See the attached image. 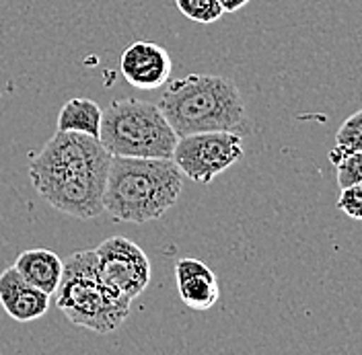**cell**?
I'll list each match as a JSON object with an SVG mask.
<instances>
[{
	"mask_svg": "<svg viewBox=\"0 0 362 355\" xmlns=\"http://www.w3.org/2000/svg\"><path fill=\"white\" fill-rule=\"evenodd\" d=\"M112 155L99 138L78 132H56L29 164L35 191L58 212L93 220L103 212Z\"/></svg>",
	"mask_w": 362,
	"mask_h": 355,
	"instance_id": "1",
	"label": "cell"
},
{
	"mask_svg": "<svg viewBox=\"0 0 362 355\" xmlns=\"http://www.w3.org/2000/svg\"><path fill=\"white\" fill-rule=\"evenodd\" d=\"M158 109L181 136L198 132L251 133V121L237 85L216 74H187L167 85Z\"/></svg>",
	"mask_w": 362,
	"mask_h": 355,
	"instance_id": "2",
	"label": "cell"
},
{
	"mask_svg": "<svg viewBox=\"0 0 362 355\" xmlns=\"http://www.w3.org/2000/svg\"><path fill=\"white\" fill-rule=\"evenodd\" d=\"M181 189L183 173L173 158L112 156L103 212L115 222H153L175 205Z\"/></svg>",
	"mask_w": 362,
	"mask_h": 355,
	"instance_id": "3",
	"label": "cell"
},
{
	"mask_svg": "<svg viewBox=\"0 0 362 355\" xmlns=\"http://www.w3.org/2000/svg\"><path fill=\"white\" fill-rule=\"evenodd\" d=\"M56 306L76 327L99 335L113 333L128 318L132 300L113 289L97 271L95 248L72 253L56 288Z\"/></svg>",
	"mask_w": 362,
	"mask_h": 355,
	"instance_id": "4",
	"label": "cell"
},
{
	"mask_svg": "<svg viewBox=\"0 0 362 355\" xmlns=\"http://www.w3.org/2000/svg\"><path fill=\"white\" fill-rule=\"evenodd\" d=\"M99 142L112 156L171 158L177 133L155 103L119 99L101 115Z\"/></svg>",
	"mask_w": 362,
	"mask_h": 355,
	"instance_id": "5",
	"label": "cell"
},
{
	"mask_svg": "<svg viewBox=\"0 0 362 355\" xmlns=\"http://www.w3.org/2000/svg\"><path fill=\"white\" fill-rule=\"evenodd\" d=\"M173 162L183 177L208 185L243 158V136L233 132H198L177 138Z\"/></svg>",
	"mask_w": 362,
	"mask_h": 355,
	"instance_id": "6",
	"label": "cell"
},
{
	"mask_svg": "<svg viewBox=\"0 0 362 355\" xmlns=\"http://www.w3.org/2000/svg\"><path fill=\"white\" fill-rule=\"evenodd\" d=\"M99 275L124 294L136 300L151 284V261L146 253L126 236H112L95 248Z\"/></svg>",
	"mask_w": 362,
	"mask_h": 355,
	"instance_id": "7",
	"label": "cell"
},
{
	"mask_svg": "<svg viewBox=\"0 0 362 355\" xmlns=\"http://www.w3.org/2000/svg\"><path fill=\"white\" fill-rule=\"evenodd\" d=\"M119 70L128 85L140 90L160 89L173 70V60L163 45L155 42H134L119 58Z\"/></svg>",
	"mask_w": 362,
	"mask_h": 355,
	"instance_id": "8",
	"label": "cell"
},
{
	"mask_svg": "<svg viewBox=\"0 0 362 355\" xmlns=\"http://www.w3.org/2000/svg\"><path fill=\"white\" fill-rule=\"evenodd\" d=\"M49 294L27 284L15 267L0 273V304L17 323H33L49 311Z\"/></svg>",
	"mask_w": 362,
	"mask_h": 355,
	"instance_id": "9",
	"label": "cell"
},
{
	"mask_svg": "<svg viewBox=\"0 0 362 355\" xmlns=\"http://www.w3.org/2000/svg\"><path fill=\"white\" fill-rule=\"evenodd\" d=\"M175 282L183 304L192 311H210L221 298L216 273L194 257H183L175 263Z\"/></svg>",
	"mask_w": 362,
	"mask_h": 355,
	"instance_id": "10",
	"label": "cell"
},
{
	"mask_svg": "<svg viewBox=\"0 0 362 355\" xmlns=\"http://www.w3.org/2000/svg\"><path fill=\"white\" fill-rule=\"evenodd\" d=\"M15 269L19 271L23 279L45 294L54 296L60 284L64 261L47 248H29L23 251L15 261Z\"/></svg>",
	"mask_w": 362,
	"mask_h": 355,
	"instance_id": "11",
	"label": "cell"
},
{
	"mask_svg": "<svg viewBox=\"0 0 362 355\" xmlns=\"http://www.w3.org/2000/svg\"><path fill=\"white\" fill-rule=\"evenodd\" d=\"M103 109L87 97L70 99L58 113V132H78L99 138Z\"/></svg>",
	"mask_w": 362,
	"mask_h": 355,
	"instance_id": "12",
	"label": "cell"
},
{
	"mask_svg": "<svg viewBox=\"0 0 362 355\" xmlns=\"http://www.w3.org/2000/svg\"><path fill=\"white\" fill-rule=\"evenodd\" d=\"M362 150V109L352 113L344 124L339 126L336 133V148L329 150V160L336 164L339 158L350 152H361Z\"/></svg>",
	"mask_w": 362,
	"mask_h": 355,
	"instance_id": "13",
	"label": "cell"
},
{
	"mask_svg": "<svg viewBox=\"0 0 362 355\" xmlns=\"http://www.w3.org/2000/svg\"><path fill=\"white\" fill-rule=\"evenodd\" d=\"M175 4L183 17L202 25L216 23L225 15L218 0H175Z\"/></svg>",
	"mask_w": 362,
	"mask_h": 355,
	"instance_id": "14",
	"label": "cell"
},
{
	"mask_svg": "<svg viewBox=\"0 0 362 355\" xmlns=\"http://www.w3.org/2000/svg\"><path fill=\"white\" fill-rule=\"evenodd\" d=\"M334 167H336V173H338L339 189H344L348 185H354V183H362V150L361 152L344 155Z\"/></svg>",
	"mask_w": 362,
	"mask_h": 355,
	"instance_id": "15",
	"label": "cell"
},
{
	"mask_svg": "<svg viewBox=\"0 0 362 355\" xmlns=\"http://www.w3.org/2000/svg\"><path fill=\"white\" fill-rule=\"evenodd\" d=\"M338 207L348 218L362 220V183L348 185L339 191Z\"/></svg>",
	"mask_w": 362,
	"mask_h": 355,
	"instance_id": "16",
	"label": "cell"
},
{
	"mask_svg": "<svg viewBox=\"0 0 362 355\" xmlns=\"http://www.w3.org/2000/svg\"><path fill=\"white\" fill-rule=\"evenodd\" d=\"M247 2L249 0H218L223 13H237V11H241Z\"/></svg>",
	"mask_w": 362,
	"mask_h": 355,
	"instance_id": "17",
	"label": "cell"
}]
</instances>
